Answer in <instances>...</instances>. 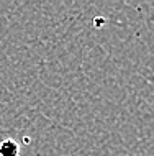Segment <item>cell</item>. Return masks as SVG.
I'll return each mask as SVG.
<instances>
[{
	"label": "cell",
	"mask_w": 154,
	"mask_h": 156,
	"mask_svg": "<svg viewBox=\"0 0 154 156\" xmlns=\"http://www.w3.org/2000/svg\"><path fill=\"white\" fill-rule=\"evenodd\" d=\"M0 156H20V146L18 143L12 138L0 141Z\"/></svg>",
	"instance_id": "obj_1"
}]
</instances>
